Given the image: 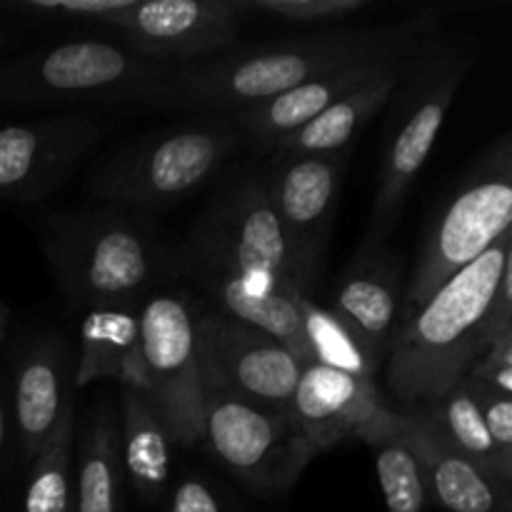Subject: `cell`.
<instances>
[{
  "mask_svg": "<svg viewBox=\"0 0 512 512\" xmlns=\"http://www.w3.org/2000/svg\"><path fill=\"white\" fill-rule=\"evenodd\" d=\"M463 383L468 385L493 443L498 445L500 453L512 458V395L473 378V375H465Z\"/></svg>",
  "mask_w": 512,
  "mask_h": 512,
  "instance_id": "f1b7e54d",
  "label": "cell"
},
{
  "mask_svg": "<svg viewBox=\"0 0 512 512\" xmlns=\"http://www.w3.org/2000/svg\"><path fill=\"white\" fill-rule=\"evenodd\" d=\"M5 440H8V420H5L3 405H0V450H3Z\"/></svg>",
  "mask_w": 512,
  "mask_h": 512,
  "instance_id": "4dcf8cb0",
  "label": "cell"
},
{
  "mask_svg": "<svg viewBox=\"0 0 512 512\" xmlns=\"http://www.w3.org/2000/svg\"><path fill=\"white\" fill-rule=\"evenodd\" d=\"M408 55H398V58H373L363 60V63L345 65V68L333 70V73H325L320 78L308 80V83L298 85V88L288 90V93L278 95V98L268 100V103L240 110L233 118L238 123V128L243 130L245 138L253 140L260 148L273 150L280 140H285L290 133H295L305 123H310L315 115L330 108L335 100H340L350 90L360 88V85L370 83V80L380 78V75L388 73L393 65H398Z\"/></svg>",
  "mask_w": 512,
  "mask_h": 512,
  "instance_id": "ac0fdd59",
  "label": "cell"
},
{
  "mask_svg": "<svg viewBox=\"0 0 512 512\" xmlns=\"http://www.w3.org/2000/svg\"><path fill=\"white\" fill-rule=\"evenodd\" d=\"M40 243L60 293L80 310H133L168 268L163 243L110 208L45 215Z\"/></svg>",
  "mask_w": 512,
  "mask_h": 512,
  "instance_id": "277c9868",
  "label": "cell"
},
{
  "mask_svg": "<svg viewBox=\"0 0 512 512\" xmlns=\"http://www.w3.org/2000/svg\"><path fill=\"white\" fill-rule=\"evenodd\" d=\"M245 20L240 0H120L85 30L143 58L183 65L235 48Z\"/></svg>",
  "mask_w": 512,
  "mask_h": 512,
  "instance_id": "30bf717a",
  "label": "cell"
},
{
  "mask_svg": "<svg viewBox=\"0 0 512 512\" xmlns=\"http://www.w3.org/2000/svg\"><path fill=\"white\" fill-rule=\"evenodd\" d=\"M245 15L290 25H333L378 8V0H240Z\"/></svg>",
  "mask_w": 512,
  "mask_h": 512,
  "instance_id": "83f0119b",
  "label": "cell"
},
{
  "mask_svg": "<svg viewBox=\"0 0 512 512\" xmlns=\"http://www.w3.org/2000/svg\"><path fill=\"white\" fill-rule=\"evenodd\" d=\"M368 445L375 448V473H378L380 490H383L385 510L425 512L430 503L428 488H425L418 458L410 450L408 440L403 438L398 410L393 413L388 428L375 435Z\"/></svg>",
  "mask_w": 512,
  "mask_h": 512,
  "instance_id": "d4e9b609",
  "label": "cell"
},
{
  "mask_svg": "<svg viewBox=\"0 0 512 512\" xmlns=\"http://www.w3.org/2000/svg\"><path fill=\"white\" fill-rule=\"evenodd\" d=\"M353 148L325 155L273 158L265 178L270 203L300 258L318 273L323 250L333 230L340 185Z\"/></svg>",
  "mask_w": 512,
  "mask_h": 512,
  "instance_id": "5bb4252c",
  "label": "cell"
},
{
  "mask_svg": "<svg viewBox=\"0 0 512 512\" xmlns=\"http://www.w3.org/2000/svg\"><path fill=\"white\" fill-rule=\"evenodd\" d=\"M510 228L512 140L503 135L430 220L405 280L403 313L423 305L440 285L488 253Z\"/></svg>",
  "mask_w": 512,
  "mask_h": 512,
  "instance_id": "ba28073f",
  "label": "cell"
},
{
  "mask_svg": "<svg viewBox=\"0 0 512 512\" xmlns=\"http://www.w3.org/2000/svg\"><path fill=\"white\" fill-rule=\"evenodd\" d=\"M175 65L143 58L100 35L50 43L0 70V98L53 113L163 110Z\"/></svg>",
  "mask_w": 512,
  "mask_h": 512,
  "instance_id": "3957f363",
  "label": "cell"
},
{
  "mask_svg": "<svg viewBox=\"0 0 512 512\" xmlns=\"http://www.w3.org/2000/svg\"><path fill=\"white\" fill-rule=\"evenodd\" d=\"M75 430V395H70L58 425L35 455L25 512H70V448Z\"/></svg>",
  "mask_w": 512,
  "mask_h": 512,
  "instance_id": "484cf974",
  "label": "cell"
},
{
  "mask_svg": "<svg viewBox=\"0 0 512 512\" xmlns=\"http://www.w3.org/2000/svg\"><path fill=\"white\" fill-rule=\"evenodd\" d=\"M405 280L398 255L380 245L363 243L358 258L340 275L330 295V315L353 335L375 365L388 360L400 313H403Z\"/></svg>",
  "mask_w": 512,
  "mask_h": 512,
  "instance_id": "9a60e30c",
  "label": "cell"
},
{
  "mask_svg": "<svg viewBox=\"0 0 512 512\" xmlns=\"http://www.w3.org/2000/svg\"><path fill=\"white\" fill-rule=\"evenodd\" d=\"M183 260L215 265L265 298L310 295L315 285V270L280 225L263 175L238 180L205 210Z\"/></svg>",
  "mask_w": 512,
  "mask_h": 512,
  "instance_id": "52a82bcc",
  "label": "cell"
},
{
  "mask_svg": "<svg viewBox=\"0 0 512 512\" xmlns=\"http://www.w3.org/2000/svg\"><path fill=\"white\" fill-rule=\"evenodd\" d=\"M168 512H223L220 498L200 478H185L170 498Z\"/></svg>",
  "mask_w": 512,
  "mask_h": 512,
  "instance_id": "f546056e",
  "label": "cell"
},
{
  "mask_svg": "<svg viewBox=\"0 0 512 512\" xmlns=\"http://www.w3.org/2000/svg\"><path fill=\"white\" fill-rule=\"evenodd\" d=\"M413 410L455 453H460L470 463L483 468L485 473L495 475L503 483H512V458L500 453L498 445L493 443L478 413V405H475L473 395H470L468 385L463 380L455 388H450L440 400Z\"/></svg>",
  "mask_w": 512,
  "mask_h": 512,
  "instance_id": "603a6c76",
  "label": "cell"
},
{
  "mask_svg": "<svg viewBox=\"0 0 512 512\" xmlns=\"http://www.w3.org/2000/svg\"><path fill=\"white\" fill-rule=\"evenodd\" d=\"M295 305L300 310V320H303L305 340H308L313 363L343 370V373L355 375V378L375 380L380 370L378 365L365 355V350L355 343L353 335L328 310L315 305L313 298L303 293H295Z\"/></svg>",
  "mask_w": 512,
  "mask_h": 512,
  "instance_id": "4316f807",
  "label": "cell"
},
{
  "mask_svg": "<svg viewBox=\"0 0 512 512\" xmlns=\"http://www.w3.org/2000/svg\"><path fill=\"white\" fill-rule=\"evenodd\" d=\"M65 345L48 338L23 360L15 380V425L25 455L35 460L38 450L58 425L73 388H65Z\"/></svg>",
  "mask_w": 512,
  "mask_h": 512,
  "instance_id": "44dd1931",
  "label": "cell"
},
{
  "mask_svg": "<svg viewBox=\"0 0 512 512\" xmlns=\"http://www.w3.org/2000/svg\"><path fill=\"white\" fill-rule=\"evenodd\" d=\"M95 380H115L120 388L128 385L145 390L140 323L133 310H90L85 315L75 388Z\"/></svg>",
  "mask_w": 512,
  "mask_h": 512,
  "instance_id": "7402d4cb",
  "label": "cell"
},
{
  "mask_svg": "<svg viewBox=\"0 0 512 512\" xmlns=\"http://www.w3.org/2000/svg\"><path fill=\"white\" fill-rule=\"evenodd\" d=\"M93 113H53L0 128V193L38 203L65 183L103 138Z\"/></svg>",
  "mask_w": 512,
  "mask_h": 512,
  "instance_id": "4fadbf2b",
  "label": "cell"
},
{
  "mask_svg": "<svg viewBox=\"0 0 512 512\" xmlns=\"http://www.w3.org/2000/svg\"><path fill=\"white\" fill-rule=\"evenodd\" d=\"M390 405L380 398L375 380L308 363L300 368L290 415L315 453L345 440H360L373 430Z\"/></svg>",
  "mask_w": 512,
  "mask_h": 512,
  "instance_id": "2e32d148",
  "label": "cell"
},
{
  "mask_svg": "<svg viewBox=\"0 0 512 512\" xmlns=\"http://www.w3.org/2000/svg\"><path fill=\"white\" fill-rule=\"evenodd\" d=\"M200 360V358H198ZM205 443L238 480L258 493H285L315 458L293 415L245 403L200 365Z\"/></svg>",
  "mask_w": 512,
  "mask_h": 512,
  "instance_id": "9c48e42d",
  "label": "cell"
},
{
  "mask_svg": "<svg viewBox=\"0 0 512 512\" xmlns=\"http://www.w3.org/2000/svg\"><path fill=\"white\" fill-rule=\"evenodd\" d=\"M120 478V423L113 410L103 405L95 413L80 450L75 508L70 512H118Z\"/></svg>",
  "mask_w": 512,
  "mask_h": 512,
  "instance_id": "cb8c5ba5",
  "label": "cell"
},
{
  "mask_svg": "<svg viewBox=\"0 0 512 512\" xmlns=\"http://www.w3.org/2000/svg\"><path fill=\"white\" fill-rule=\"evenodd\" d=\"M440 18L438 8H423L390 23L323 28L175 65L163 108L235 115L345 65L413 53L440 30Z\"/></svg>",
  "mask_w": 512,
  "mask_h": 512,
  "instance_id": "6da1fadb",
  "label": "cell"
},
{
  "mask_svg": "<svg viewBox=\"0 0 512 512\" xmlns=\"http://www.w3.org/2000/svg\"><path fill=\"white\" fill-rule=\"evenodd\" d=\"M480 60V40L473 33L435 30L410 53L393 100V123L378 173L370 233L365 243L380 245L395 228L410 188L445 123L460 85Z\"/></svg>",
  "mask_w": 512,
  "mask_h": 512,
  "instance_id": "5b68a950",
  "label": "cell"
},
{
  "mask_svg": "<svg viewBox=\"0 0 512 512\" xmlns=\"http://www.w3.org/2000/svg\"><path fill=\"white\" fill-rule=\"evenodd\" d=\"M243 138L233 115L203 113L120 143L90 170L83 188L108 205L168 208L213 180Z\"/></svg>",
  "mask_w": 512,
  "mask_h": 512,
  "instance_id": "8992f818",
  "label": "cell"
},
{
  "mask_svg": "<svg viewBox=\"0 0 512 512\" xmlns=\"http://www.w3.org/2000/svg\"><path fill=\"white\" fill-rule=\"evenodd\" d=\"M410 58V55H408ZM408 58L383 73L380 78L350 90L340 100H335L330 108L315 115L310 123L290 133L273 148V158H290V155H325L338 153V150L353 148L358 135L365 125L393 100L398 90L400 78L405 73Z\"/></svg>",
  "mask_w": 512,
  "mask_h": 512,
  "instance_id": "d6986e66",
  "label": "cell"
},
{
  "mask_svg": "<svg viewBox=\"0 0 512 512\" xmlns=\"http://www.w3.org/2000/svg\"><path fill=\"white\" fill-rule=\"evenodd\" d=\"M173 438L145 390L120 388V458L135 493L145 503H158L168 488Z\"/></svg>",
  "mask_w": 512,
  "mask_h": 512,
  "instance_id": "ffe728a7",
  "label": "cell"
},
{
  "mask_svg": "<svg viewBox=\"0 0 512 512\" xmlns=\"http://www.w3.org/2000/svg\"><path fill=\"white\" fill-rule=\"evenodd\" d=\"M400 430L423 470L428 498L448 512H512V483L455 453L415 410H398Z\"/></svg>",
  "mask_w": 512,
  "mask_h": 512,
  "instance_id": "e0dca14e",
  "label": "cell"
},
{
  "mask_svg": "<svg viewBox=\"0 0 512 512\" xmlns=\"http://www.w3.org/2000/svg\"><path fill=\"white\" fill-rule=\"evenodd\" d=\"M198 358L223 388L245 403L290 415L303 365L263 330L223 313L198 315Z\"/></svg>",
  "mask_w": 512,
  "mask_h": 512,
  "instance_id": "7c38bea8",
  "label": "cell"
},
{
  "mask_svg": "<svg viewBox=\"0 0 512 512\" xmlns=\"http://www.w3.org/2000/svg\"><path fill=\"white\" fill-rule=\"evenodd\" d=\"M145 393L153 398L173 443H205L198 315L183 295H155L138 313Z\"/></svg>",
  "mask_w": 512,
  "mask_h": 512,
  "instance_id": "8fae6325",
  "label": "cell"
},
{
  "mask_svg": "<svg viewBox=\"0 0 512 512\" xmlns=\"http://www.w3.org/2000/svg\"><path fill=\"white\" fill-rule=\"evenodd\" d=\"M512 230L473 265L400 315L385 385L393 410L435 403L460 383L485 350L512 330Z\"/></svg>",
  "mask_w": 512,
  "mask_h": 512,
  "instance_id": "7a4b0ae2",
  "label": "cell"
}]
</instances>
